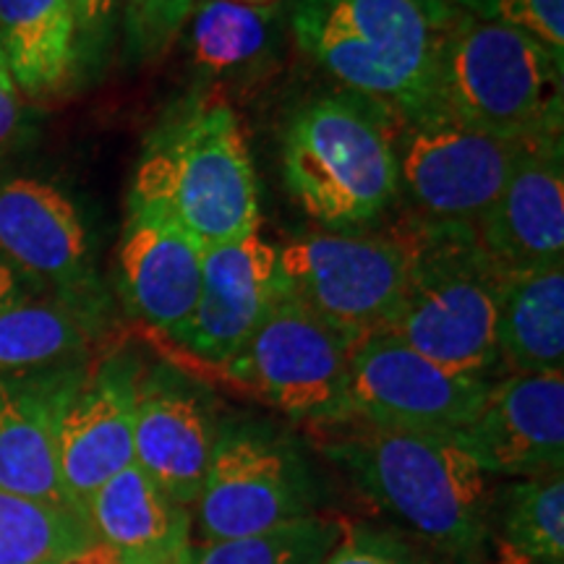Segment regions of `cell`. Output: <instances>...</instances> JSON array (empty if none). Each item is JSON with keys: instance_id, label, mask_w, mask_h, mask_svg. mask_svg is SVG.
<instances>
[{"instance_id": "ba28073f", "label": "cell", "mask_w": 564, "mask_h": 564, "mask_svg": "<svg viewBox=\"0 0 564 564\" xmlns=\"http://www.w3.org/2000/svg\"><path fill=\"white\" fill-rule=\"evenodd\" d=\"M348 337L285 295L217 371L308 429L348 421Z\"/></svg>"}, {"instance_id": "603a6c76", "label": "cell", "mask_w": 564, "mask_h": 564, "mask_svg": "<svg viewBox=\"0 0 564 564\" xmlns=\"http://www.w3.org/2000/svg\"><path fill=\"white\" fill-rule=\"evenodd\" d=\"M100 329L95 306L24 293L0 306V373L74 361Z\"/></svg>"}, {"instance_id": "8992f818", "label": "cell", "mask_w": 564, "mask_h": 564, "mask_svg": "<svg viewBox=\"0 0 564 564\" xmlns=\"http://www.w3.org/2000/svg\"><path fill=\"white\" fill-rule=\"evenodd\" d=\"M390 112L361 97H322L282 137V181L329 232L361 230L400 194Z\"/></svg>"}, {"instance_id": "4fadbf2b", "label": "cell", "mask_w": 564, "mask_h": 564, "mask_svg": "<svg viewBox=\"0 0 564 564\" xmlns=\"http://www.w3.org/2000/svg\"><path fill=\"white\" fill-rule=\"evenodd\" d=\"M282 299L278 246L259 230L207 246L199 301L171 340L202 364L220 366L249 343Z\"/></svg>"}, {"instance_id": "52a82bcc", "label": "cell", "mask_w": 564, "mask_h": 564, "mask_svg": "<svg viewBox=\"0 0 564 564\" xmlns=\"http://www.w3.org/2000/svg\"><path fill=\"white\" fill-rule=\"evenodd\" d=\"M282 291L356 345L382 335L403 301L411 270L405 228L308 232L278 249Z\"/></svg>"}, {"instance_id": "e575fe53", "label": "cell", "mask_w": 564, "mask_h": 564, "mask_svg": "<svg viewBox=\"0 0 564 564\" xmlns=\"http://www.w3.org/2000/svg\"><path fill=\"white\" fill-rule=\"evenodd\" d=\"M491 564H564V562H531V560H520V556H512L505 552H494Z\"/></svg>"}, {"instance_id": "f546056e", "label": "cell", "mask_w": 564, "mask_h": 564, "mask_svg": "<svg viewBox=\"0 0 564 564\" xmlns=\"http://www.w3.org/2000/svg\"><path fill=\"white\" fill-rule=\"evenodd\" d=\"M324 564H432L403 535L371 523H337Z\"/></svg>"}, {"instance_id": "836d02e7", "label": "cell", "mask_w": 564, "mask_h": 564, "mask_svg": "<svg viewBox=\"0 0 564 564\" xmlns=\"http://www.w3.org/2000/svg\"><path fill=\"white\" fill-rule=\"evenodd\" d=\"M24 293H26L24 278H21V274L13 270L11 264L0 257V306L13 299H19V295H24Z\"/></svg>"}, {"instance_id": "ac0fdd59", "label": "cell", "mask_w": 564, "mask_h": 564, "mask_svg": "<svg viewBox=\"0 0 564 564\" xmlns=\"http://www.w3.org/2000/svg\"><path fill=\"white\" fill-rule=\"evenodd\" d=\"M474 232L507 272L564 262L562 139L541 141L525 154Z\"/></svg>"}, {"instance_id": "5bb4252c", "label": "cell", "mask_w": 564, "mask_h": 564, "mask_svg": "<svg viewBox=\"0 0 564 564\" xmlns=\"http://www.w3.org/2000/svg\"><path fill=\"white\" fill-rule=\"evenodd\" d=\"M455 440L489 478H531L562 470L564 371L494 379L484 405Z\"/></svg>"}, {"instance_id": "83f0119b", "label": "cell", "mask_w": 564, "mask_h": 564, "mask_svg": "<svg viewBox=\"0 0 564 564\" xmlns=\"http://www.w3.org/2000/svg\"><path fill=\"white\" fill-rule=\"evenodd\" d=\"M463 13L523 32L564 58V0H463Z\"/></svg>"}, {"instance_id": "4316f807", "label": "cell", "mask_w": 564, "mask_h": 564, "mask_svg": "<svg viewBox=\"0 0 564 564\" xmlns=\"http://www.w3.org/2000/svg\"><path fill=\"white\" fill-rule=\"evenodd\" d=\"M337 539V520L308 514L272 531L196 544L194 564H324Z\"/></svg>"}, {"instance_id": "d6986e66", "label": "cell", "mask_w": 564, "mask_h": 564, "mask_svg": "<svg viewBox=\"0 0 564 564\" xmlns=\"http://www.w3.org/2000/svg\"><path fill=\"white\" fill-rule=\"evenodd\" d=\"M202 272L204 246L158 212L129 204L118 246V278L133 316L173 335L199 301Z\"/></svg>"}, {"instance_id": "f1b7e54d", "label": "cell", "mask_w": 564, "mask_h": 564, "mask_svg": "<svg viewBox=\"0 0 564 564\" xmlns=\"http://www.w3.org/2000/svg\"><path fill=\"white\" fill-rule=\"evenodd\" d=\"M196 0H126V42L133 58H160L178 37Z\"/></svg>"}, {"instance_id": "6da1fadb", "label": "cell", "mask_w": 564, "mask_h": 564, "mask_svg": "<svg viewBox=\"0 0 564 564\" xmlns=\"http://www.w3.org/2000/svg\"><path fill=\"white\" fill-rule=\"evenodd\" d=\"M319 453L432 552L478 564L489 546V476L455 434L343 421L308 429Z\"/></svg>"}, {"instance_id": "9c48e42d", "label": "cell", "mask_w": 564, "mask_h": 564, "mask_svg": "<svg viewBox=\"0 0 564 564\" xmlns=\"http://www.w3.org/2000/svg\"><path fill=\"white\" fill-rule=\"evenodd\" d=\"M392 144L400 192L413 204V220L474 230L541 141L497 137L442 112H423L392 129Z\"/></svg>"}, {"instance_id": "7c38bea8", "label": "cell", "mask_w": 564, "mask_h": 564, "mask_svg": "<svg viewBox=\"0 0 564 564\" xmlns=\"http://www.w3.org/2000/svg\"><path fill=\"white\" fill-rule=\"evenodd\" d=\"M139 358L112 350L82 366L58 419V468L70 502L87 518L91 494L133 463ZM89 523V520H87Z\"/></svg>"}, {"instance_id": "ffe728a7", "label": "cell", "mask_w": 564, "mask_h": 564, "mask_svg": "<svg viewBox=\"0 0 564 564\" xmlns=\"http://www.w3.org/2000/svg\"><path fill=\"white\" fill-rule=\"evenodd\" d=\"M87 520L95 544L116 564H194L192 510L137 463L91 494Z\"/></svg>"}, {"instance_id": "d4e9b609", "label": "cell", "mask_w": 564, "mask_h": 564, "mask_svg": "<svg viewBox=\"0 0 564 564\" xmlns=\"http://www.w3.org/2000/svg\"><path fill=\"white\" fill-rule=\"evenodd\" d=\"M188 51L202 70L232 74L262 61L278 30V6L196 0L188 17Z\"/></svg>"}, {"instance_id": "44dd1931", "label": "cell", "mask_w": 564, "mask_h": 564, "mask_svg": "<svg viewBox=\"0 0 564 564\" xmlns=\"http://www.w3.org/2000/svg\"><path fill=\"white\" fill-rule=\"evenodd\" d=\"M497 358L507 373L564 371V262L510 274L497 314Z\"/></svg>"}, {"instance_id": "7402d4cb", "label": "cell", "mask_w": 564, "mask_h": 564, "mask_svg": "<svg viewBox=\"0 0 564 564\" xmlns=\"http://www.w3.org/2000/svg\"><path fill=\"white\" fill-rule=\"evenodd\" d=\"M76 51L74 0H0V53L19 91H58L74 74Z\"/></svg>"}, {"instance_id": "2e32d148", "label": "cell", "mask_w": 564, "mask_h": 564, "mask_svg": "<svg viewBox=\"0 0 564 564\" xmlns=\"http://www.w3.org/2000/svg\"><path fill=\"white\" fill-rule=\"evenodd\" d=\"M0 257L58 299L95 306L87 230L74 202L51 183H0Z\"/></svg>"}, {"instance_id": "30bf717a", "label": "cell", "mask_w": 564, "mask_h": 564, "mask_svg": "<svg viewBox=\"0 0 564 564\" xmlns=\"http://www.w3.org/2000/svg\"><path fill=\"white\" fill-rule=\"evenodd\" d=\"M319 507V489L301 449L259 423H225L192 507L202 544L257 535Z\"/></svg>"}, {"instance_id": "484cf974", "label": "cell", "mask_w": 564, "mask_h": 564, "mask_svg": "<svg viewBox=\"0 0 564 564\" xmlns=\"http://www.w3.org/2000/svg\"><path fill=\"white\" fill-rule=\"evenodd\" d=\"M95 546L82 514L0 489V564H74Z\"/></svg>"}, {"instance_id": "5b68a950", "label": "cell", "mask_w": 564, "mask_h": 564, "mask_svg": "<svg viewBox=\"0 0 564 564\" xmlns=\"http://www.w3.org/2000/svg\"><path fill=\"white\" fill-rule=\"evenodd\" d=\"M562 76L564 58L539 40L460 13L440 34L429 112L507 139H562Z\"/></svg>"}, {"instance_id": "1f68e13d", "label": "cell", "mask_w": 564, "mask_h": 564, "mask_svg": "<svg viewBox=\"0 0 564 564\" xmlns=\"http://www.w3.org/2000/svg\"><path fill=\"white\" fill-rule=\"evenodd\" d=\"M19 121H21L19 89L11 79L3 53H0V150H6V144L13 139V133L19 129Z\"/></svg>"}, {"instance_id": "277c9868", "label": "cell", "mask_w": 564, "mask_h": 564, "mask_svg": "<svg viewBox=\"0 0 564 564\" xmlns=\"http://www.w3.org/2000/svg\"><path fill=\"white\" fill-rule=\"evenodd\" d=\"M291 30L308 58L392 118L432 110L442 32L415 0H295Z\"/></svg>"}, {"instance_id": "9a60e30c", "label": "cell", "mask_w": 564, "mask_h": 564, "mask_svg": "<svg viewBox=\"0 0 564 564\" xmlns=\"http://www.w3.org/2000/svg\"><path fill=\"white\" fill-rule=\"evenodd\" d=\"M79 371L66 361L0 373V489L76 514L58 468V419Z\"/></svg>"}, {"instance_id": "7a4b0ae2", "label": "cell", "mask_w": 564, "mask_h": 564, "mask_svg": "<svg viewBox=\"0 0 564 564\" xmlns=\"http://www.w3.org/2000/svg\"><path fill=\"white\" fill-rule=\"evenodd\" d=\"M129 204L158 212L204 249L257 232V173L230 105L202 102L167 123L141 154Z\"/></svg>"}, {"instance_id": "e0dca14e", "label": "cell", "mask_w": 564, "mask_h": 564, "mask_svg": "<svg viewBox=\"0 0 564 564\" xmlns=\"http://www.w3.org/2000/svg\"><path fill=\"white\" fill-rule=\"evenodd\" d=\"M220 423L202 390L173 371H141L133 411V463L167 497L192 510Z\"/></svg>"}, {"instance_id": "cb8c5ba5", "label": "cell", "mask_w": 564, "mask_h": 564, "mask_svg": "<svg viewBox=\"0 0 564 564\" xmlns=\"http://www.w3.org/2000/svg\"><path fill=\"white\" fill-rule=\"evenodd\" d=\"M489 549L531 562H564L562 470L510 478L491 494Z\"/></svg>"}, {"instance_id": "4dcf8cb0", "label": "cell", "mask_w": 564, "mask_h": 564, "mask_svg": "<svg viewBox=\"0 0 564 564\" xmlns=\"http://www.w3.org/2000/svg\"><path fill=\"white\" fill-rule=\"evenodd\" d=\"M118 0H74L79 40H100L108 32Z\"/></svg>"}, {"instance_id": "3957f363", "label": "cell", "mask_w": 564, "mask_h": 564, "mask_svg": "<svg viewBox=\"0 0 564 564\" xmlns=\"http://www.w3.org/2000/svg\"><path fill=\"white\" fill-rule=\"evenodd\" d=\"M411 270L403 301L387 333L429 361L491 379L499 371L497 314L507 272L470 228L408 223Z\"/></svg>"}, {"instance_id": "d6a6232c", "label": "cell", "mask_w": 564, "mask_h": 564, "mask_svg": "<svg viewBox=\"0 0 564 564\" xmlns=\"http://www.w3.org/2000/svg\"><path fill=\"white\" fill-rule=\"evenodd\" d=\"M415 3L426 11V17L434 24L436 32L447 30V26L463 13V0H415Z\"/></svg>"}, {"instance_id": "8fae6325", "label": "cell", "mask_w": 564, "mask_h": 564, "mask_svg": "<svg viewBox=\"0 0 564 564\" xmlns=\"http://www.w3.org/2000/svg\"><path fill=\"white\" fill-rule=\"evenodd\" d=\"M491 382L444 369L392 335H371L350 350L348 421L457 434L474 421Z\"/></svg>"}, {"instance_id": "d590c367", "label": "cell", "mask_w": 564, "mask_h": 564, "mask_svg": "<svg viewBox=\"0 0 564 564\" xmlns=\"http://www.w3.org/2000/svg\"><path fill=\"white\" fill-rule=\"evenodd\" d=\"M236 3H246V6H274L278 0H236Z\"/></svg>"}]
</instances>
